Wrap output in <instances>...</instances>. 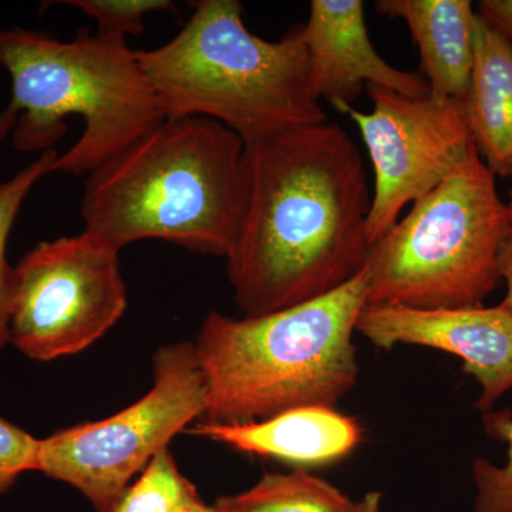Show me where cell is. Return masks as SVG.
Returning a JSON list of instances; mask_svg holds the SVG:
<instances>
[{
  "label": "cell",
  "instance_id": "obj_11",
  "mask_svg": "<svg viewBox=\"0 0 512 512\" xmlns=\"http://www.w3.org/2000/svg\"><path fill=\"white\" fill-rule=\"evenodd\" d=\"M298 30L308 52L312 92L338 111L353 106L366 86L430 96L423 74L397 69L377 53L362 0H312L308 22Z\"/></svg>",
  "mask_w": 512,
  "mask_h": 512
},
{
  "label": "cell",
  "instance_id": "obj_18",
  "mask_svg": "<svg viewBox=\"0 0 512 512\" xmlns=\"http://www.w3.org/2000/svg\"><path fill=\"white\" fill-rule=\"evenodd\" d=\"M484 429L495 440L508 443L504 466H495L485 458L474 461L473 476L477 495L474 512H512V416L510 413L488 412Z\"/></svg>",
  "mask_w": 512,
  "mask_h": 512
},
{
  "label": "cell",
  "instance_id": "obj_7",
  "mask_svg": "<svg viewBox=\"0 0 512 512\" xmlns=\"http://www.w3.org/2000/svg\"><path fill=\"white\" fill-rule=\"evenodd\" d=\"M153 369L150 392L127 409L40 440L37 473L72 485L97 512H109L133 477L207 412L194 343L161 346Z\"/></svg>",
  "mask_w": 512,
  "mask_h": 512
},
{
  "label": "cell",
  "instance_id": "obj_19",
  "mask_svg": "<svg viewBox=\"0 0 512 512\" xmlns=\"http://www.w3.org/2000/svg\"><path fill=\"white\" fill-rule=\"evenodd\" d=\"M66 5L82 10L97 23V35L126 40L144 32L147 13L174 8L168 0H70Z\"/></svg>",
  "mask_w": 512,
  "mask_h": 512
},
{
  "label": "cell",
  "instance_id": "obj_5",
  "mask_svg": "<svg viewBox=\"0 0 512 512\" xmlns=\"http://www.w3.org/2000/svg\"><path fill=\"white\" fill-rule=\"evenodd\" d=\"M170 42L137 50L165 117H205L245 146L329 121L312 92L298 28L278 42L249 32L238 0H200Z\"/></svg>",
  "mask_w": 512,
  "mask_h": 512
},
{
  "label": "cell",
  "instance_id": "obj_16",
  "mask_svg": "<svg viewBox=\"0 0 512 512\" xmlns=\"http://www.w3.org/2000/svg\"><path fill=\"white\" fill-rule=\"evenodd\" d=\"M200 500L197 488L178 470L167 447L128 485L109 512H183Z\"/></svg>",
  "mask_w": 512,
  "mask_h": 512
},
{
  "label": "cell",
  "instance_id": "obj_13",
  "mask_svg": "<svg viewBox=\"0 0 512 512\" xmlns=\"http://www.w3.org/2000/svg\"><path fill=\"white\" fill-rule=\"evenodd\" d=\"M375 9L406 23L420 73L437 99L466 101L474 64L477 12L470 0H377Z\"/></svg>",
  "mask_w": 512,
  "mask_h": 512
},
{
  "label": "cell",
  "instance_id": "obj_4",
  "mask_svg": "<svg viewBox=\"0 0 512 512\" xmlns=\"http://www.w3.org/2000/svg\"><path fill=\"white\" fill-rule=\"evenodd\" d=\"M366 305L363 268L336 291L282 311L241 319L211 312L194 343L208 393L200 423L335 409L359 376L353 333Z\"/></svg>",
  "mask_w": 512,
  "mask_h": 512
},
{
  "label": "cell",
  "instance_id": "obj_21",
  "mask_svg": "<svg viewBox=\"0 0 512 512\" xmlns=\"http://www.w3.org/2000/svg\"><path fill=\"white\" fill-rule=\"evenodd\" d=\"M477 13L512 46V0H481Z\"/></svg>",
  "mask_w": 512,
  "mask_h": 512
},
{
  "label": "cell",
  "instance_id": "obj_6",
  "mask_svg": "<svg viewBox=\"0 0 512 512\" xmlns=\"http://www.w3.org/2000/svg\"><path fill=\"white\" fill-rule=\"evenodd\" d=\"M511 227L512 208L476 148L373 244L365 266L367 305L484 306L500 284Z\"/></svg>",
  "mask_w": 512,
  "mask_h": 512
},
{
  "label": "cell",
  "instance_id": "obj_8",
  "mask_svg": "<svg viewBox=\"0 0 512 512\" xmlns=\"http://www.w3.org/2000/svg\"><path fill=\"white\" fill-rule=\"evenodd\" d=\"M119 255L87 231L36 245L13 269L10 343L52 362L103 338L127 309Z\"/></svg>",
  "mask_w": 512,
  "mask_h": 512
},
{
  "label": "cell",
  "instance_id": "obj_9",
  "mask_svg": "<svg viewBox=\"0 0 512 512\" xmlns=\"http://www.w3.org/2000/svg\"><path fill=\"white\" fill-rule=\"evenodd\" d=\"M372 111L348 114L362 134L375 171V194L367 217L370 244L399 221L409 204L426 197L476 150L466 104L454 99L409 97L366 86Z\"/></svg>",
  "mask_w": 512,
  "mask_h": 512
},
{
  "label": "cell",
  "instance_id": "obj_24",
  "mask_svg": "<svg viewBox=\"0 0 512 512\" xmlns=\"http://www.w3.org/2000/svg\"><path fill=\"white\" fill-rule=\"evenodd\" d=\"M183 512H220L215 505L205 504L204 501L200 500L197 503L192 504L191 507H188L187 510Z\"/></svg>",
  "mask_w": 512,
  "mask_h": 512
},
{
  "label": "cell",
  "instance_id": "obj_22",
  "mask_svg": "<svg viewBox=\"0 0 512 512\" xmlns=\"http://www.w3.org/2000/svg\"><path fill=\"white\" fill-rule=\"evenodd\" d=\"M500 276L507 284V296L504 305L512 312V227L505 238L500 255Z\"/></svg>",
  "mask_w": 512,
  "mask_h": 512
},
{
  "label": "cell",
  "instance_id": "obj_20",
  "mask_svg": "<svg viewBox=\"0 0 512 512\" xmlns=\"http://www.w3.org/2000/svg\"><path fill=\"white\" fill-rule=\"evenodd\" d=\"M40 439L0 417V495L22 474L37 471Z\"/></svg>",
  "mask_w": 512,
  "mask_h": 512
},
{
  "label": "cell",
  "instance_id": "obj_10",
  "mask_svg": "<svg viewBox=\"0 0 512 512\" xmlns=\"http://www.w3.org/2000/svg\"><path fill=\"white\" fill-rule=\"evenodd\" d=\"M356 330L380 349L416 345L460 357L464 372L480 384L481 412L512 390V312L503 302L493 308L366 305Z\"/></svg>",
  "mask_w": 512,
  "mask_h": 512
},
{
  "label": "cell",
  "instance_id": "obj_12",
  "mask_svg": "<svg viewBox=\"0 0 512 512\" xmlns=\"http://www.w3.org/2000/svg\"><path fill=\"white\" fill-rule=\"evenodd\" d=\"M188 431L302 470L338 463L363 441L359 421L328 407H299L244 424L198 423Z\"/></svg>",
  "mask_w": 512,
  "mask_h": 512
},
{
  "label": "cell",
  "instance_id": "obj_1",
  "mask_svg": "<svg viewBox=\"0 0 512 512\" xmlns=\"http://www.w3.org/2000/svg\"><path fill=\"white\" fill-rule=\"evenodd\" d=\"M248 191L229 284L244 316L336 291L363 271L372 207L362 153L339 124L292 128L247 146Z\"/></svg>",
  "mask_w": 512,
  "mask_h": 512
},
{
  "label": "cell",
  "instance_id": "obj_15",
  "mask_svg": "<svg viewBox=\"0 0 512 512\" xmlns=\"http://www.w3.org/2000/svg\"><path fill=\"white\" fill-rule=\"evenodd\" d=\"M220 512H353L355 501L308 470L269 473L248 490L222 495Z\"/></svg>",
  "mask_w": 512,
  "mask_h": 512
},
{
  "label": "cell",
  "instance_id": "obj_23",
  "mask_svg": "<svg viewBox=\"0 0 512 512\" xmlns=\"http://www.w3.org/2000/svg\"><path fill=\"white\" fill-rule=\"evenodd\" d=\"M380 503H382V494L379 491H370L365 497L355 501L353 512H380Z\"/></svg>",
  "mask_w": 512,
  "mask_h": 512
},
{
  "label": "cell",
  "instance_id": "obj_14",
  "mask_svg": "<svg viewBox=\"0 0 512 512\" xmlns=\"http://www.w3.org/2000/svg\"><path fill=\"white\" fill-rule=\"evenodd\" d=\"M464 104L481 160L494 175L512 178V46L478 13Z\"/></svg>",
  "mask_w": 512,
  "mask_h": 512
},
{
  "label": "cell",
  "instance_id": "obj_25",
  "mask_svg": "<svg viewBox=\"0 0 512 512\" xmlns=\"http://www.w3.org/2000/svg\"><path fill=\"white\" fill-rule=\"evenodd\" d=\"M508 204H510V207L512 208V187L510 190V201H508Z\"/></svg>",
  "mask_w": 512,
  "mask_h": 512
},
{
  "label": "cell",
  "instance_id": "obj_3",
  "mask_svg": "<svg viewBox=\"0 0 512 512\" xmlns=\"http://www.w3.org/2000/svg\"><path fill=\"white\" fill-rule=\"evenodd\" d=\"M0 67L12 82L0 143L12 133L16 150L45 153L66 134L64 120H83L82 136L57 156L52 173L87 177L167 119L127 40L82 29L64 42L0 28Z\"/></svg>",
  "mask_w": 512,
  "mask_h": 512
},
{
  "label": "cell",
  "instance_id": "obj_2",
  "mask_svg": "<svg viewBox=\"0 0 512 512\" xmlns=\"http://www.w3.org/2000/svg\"><path fill=\"white\" fill-rule=\"evenodd\" d=\"M247 146L205 117L165 119L87 175L84 231L114 248L161 239L227 258L247 204Z\"/></svg>",
  "mask_w": 512,
  "mask_h": 512
},
{
  "label": "cell",
  "instance_id": "obj_17",
  "mask_svg": "<svg viewBox=\"0 0 512 512\" xmlns=\"http://www.w3.org/2000/svg\"><path fill=\"white\" fill-rule=\"evenodd\" d=\"M57 156L59 153L56 150L45 151L18 174L0 183V355L10 343V305L15 269L6 255L10 232L30 191L43 177L52 174V165Z\"/></svg>",
  "mask_w": 512,
  "mask_h": 512
}]
</instances>
